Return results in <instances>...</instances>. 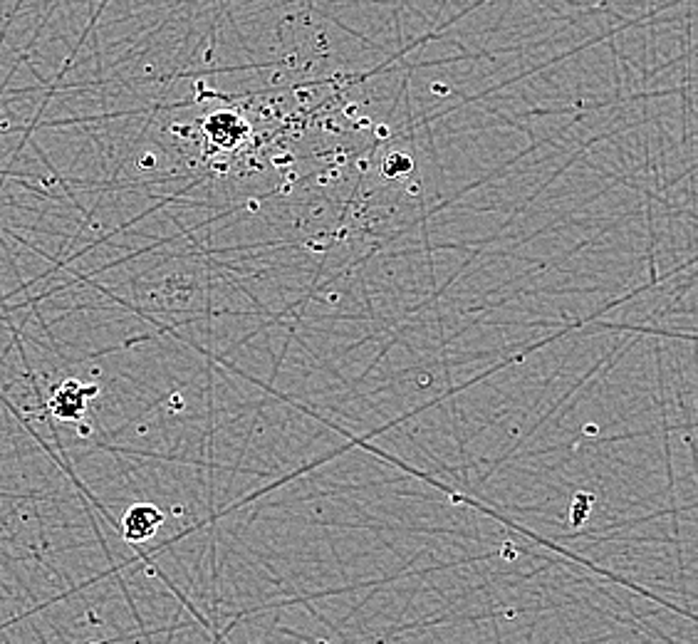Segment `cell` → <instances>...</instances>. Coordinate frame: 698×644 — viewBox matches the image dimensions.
Here are the masks:
<instances>
[{"instance_id": "obj_2", "label": "cell", "mask_w": 698, "mask_h": 644, "mask_svg": "<svg viewBox=\"0 0 698 644\" xmlns=\"http://www.w3.org/2000/svg\"><path fill=\"white\" fill-rule=\"evenodd\" d=\"M161 523H164V513L159 508L151 506V503H134L122 516L119 528H122V536L129 543H144V540H149L159 531Z\"/></svg>"}, {"instance_id": "obj_1", "label": "cell", "mask_w": 698, "mask_h": 644, "mask_svg": "<svg viewBox=\"0 0 698 644\" xmlns=\"http://www.w3.org/2000/svg\"><path fill=\"white\" fill-rule=\"evenodd\" d=\"M95 394V384L85 387V384L77 382V379H67L60 387H55L48 407L57 419H62V422H77V419L85 417L87 402H90V397H95Z\"/></svg>"}]
</instances>
